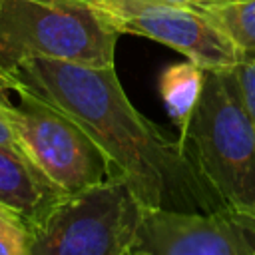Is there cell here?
<instances>
[{
    "instance_id": "6da1fadb",
    "label": "cell",
    "mask_w": 255,
    "mask_h": 255,
    "mask_svg": "<svg viewBox=\"0 0 255 255\" xmlns=\"http://www.w3.org/2000/svg\"><path fill=\"white\" fill-rule=\"evenodd\" d=\"M6 88L20 84L50 102L98 143L147 209L213 211L225 207L187 159L179 139L137 112L116 66H84L34 56L0 74Z\"/></svg>"
},
{
    "instance_id": "7a4b0ae2",
    "label": "cell",
    "mask_w": 255,
    "mask_h": 255,
    "mask_svg": "<svg viewBox=\"0 0 255 255\" xmlns=\"http://www.w3.org/2000/svg\"><path fill=\"white\" fill-rule=\"evenodd\" d=\"M179 143L225 207L255 215V124L231 70H207Z\"/></svg>"
},
{
    "instance_id": "3957f363",
    "label": "cell",
    "mask_w": 255,
    "mask_h": 255,
    "mask_svg": "<svg viewBox=\"0 0 255 255\" xmlns=\"http://www.w3.org/2000/svg\"><path fill=\"white\" fill-rule=\"evenodd\" d=\"M120 36L84 0H0V74L34 56L114 66Z\"/></svg>"
},
{
    "instance_id": "277c9868",
    "label": "cell",
    "mask_w": 255,
    "mask_h": 255,
    "mask_svg": "<svg viewBox=\"0 0 255 255\" xmlns=\"http://www.w3.org/2000/svg\"><path fill=\"white\" fill-rule=\"evenodd\" d=\"M145 211L114 173L62 197L36 231L32 255H133Z\"/></svg>"
},
{
    "instance_id": "5b68a950",
    "label": "cell",
    "mask_w": 255,
    "mask_h": 255,
    "mask_svg": "<svg viewBox=\"0 0 255 255\" xmlns=\"http://www.w3.org/2000/svg\"><path fill=\"white\" fill-rule=\"evenodd\" d=\"M18 104L6 98L0 114L24 155L66 195L114 175L112 165L88 131L62 110L20 84H8Z\"/></svg>"
},
{
    "instance_id": "8992f818",
    "label": "cell",
    "mask_w": 255,
    "mask_h": 255,
    "mask_svg": "<svg viewBox=\"0 0 255 255\" xmlns=\"http://www.w3.org/2000/svg\"><path fill=\"white\" fill-rule=\"evenodd\" d=\"M122 34H135L181 52L205 70H231L241 62L235 44L201 12L171 0H84Z\"/></svg>"
},
{
    "instance_id": "52a82bcc",
    "label": "cell",
    "mask_w": 255,
    "mask_h": 255,
    "mask_svg": "<svg viewBox=\"0 0 255 255\" xmlns=\"http://www.w3.org/2000/svg\"><path fill=\"white\" fill-rule=\"evenodd\" d=\"M133 255H255V215L231 207L147 209Z\"/></svg>"
},
{
    "instance_id": "ba28073f",
    "label": "cell",
    "mask_w": 255,
    "mask_h": 255,
    "mask_svg": "<svg viewBox=\"0 0 255 255\" xmlns=\"http://www.w3.org/2000/svg\"><path fill=\"white\" fill-rule=\"evenodd\" d=\"M66 193L24 153L0 143V201L18 209L36 231Z\"/></svg>"
},
{
    "instance_id": "9c48e42d",
    "label": "cell",
    "mask_w": 255,
    "mask_h": 255,
    "mask_svg": "<svg viewBox=\"0 0 255 255\" xmlns=\"http://www.w3.org/2000/svg\"><path fill=\"white\" fill-rule=\"evenodd\" d=\"M205 14L239 50L241 60H255V0H171Z\"/></svg>"
},
{
    "instance_id": "30bf717a",
    "label": "cell",
    "mask_w": 255,
    "mask_h": 255,
    "mask_svg": "<svg viewBox=\"0 0 255 255\" xmlns=\"http://www.w3.org/2000/svg\"><path fill=\"white\" fill-rule=\"evenodd\" d=\"M207 70L199 64L185 58V62L167 66L159 76V96L169 114V118L177 124L179 131L187 126L197 100L201 96L205 84Z\"/></svg>"
},
{
    "instance_id": "8fae6325",
    "label": "cell",
    "mask_w": 255,
    "mask_h": 255,
    "mask_svg": "<svg viewBox=\"0 0 255 255\" xmlns=\"http://www.w3.org/2000/svg\"><path fill=\"white\" fill-rule=\"evenodd\" d=\"M36 227L14 207L0 201V255H32Z\"/></svg>"
},
{
    "instance_id": "7c38bea8",
    "label": "cell",
    "mask_w": 255,
    "mask_h": 255,
    "mask_svg": "<svg viewBox=\"0 0 255 255\" xmlns=\"http://www.w3.org/2000/svg\"><path fill=\"white\" fill-rule=\"evenodd\" d=\"M237 82H239V92L243 98V104L255 124V60H241L233 68Z\"/></svg>"
},
{
    "instance_id": "4fadbf2b",
    "label": "cell",
    "mask_w": 255,
    "mask_h": 255,
    "mask_svg": "<svg viewBox=\"0 0 255 255\" xmlns=\"http://www.w3.org/2000/svg\"><path fill=\"white\" fill-rule=\"evenodd\" d=\"M8 88H6V84H4V80L0 78V106H2V102L8 98ZM0 143H4V145H8V147H14L16 151H20V153H24L22 149H20V145H18V141H16V137H14V133H12V129H10V126L6 124V120L2 118V114H0Z\"/></svg>"
}]
</instances>
